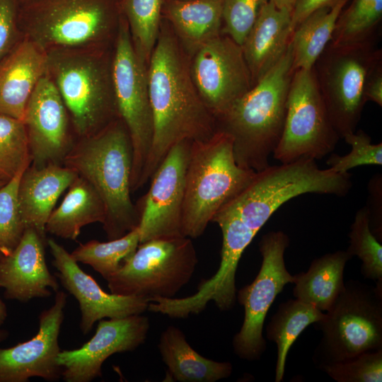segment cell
<instances>
[{"mask_svg": "<svg viewBox=\"0 0 382 382\" xmlns=\"http://www.w3.org/2000/svg\"><path fill=\"white\" fill-rule=\"evenodd\" d=\"M269 0H223L221 33L241 46Z\"/></svg>", "mask_w": 382, "mask_h": 382, "instance_id": "cell-37", "label": "cell"}, {"mask_svg": "<svg viewBox=\"0 0 382 382\" xmlns=\"http://www.w3.org/2000/svg\"><path fill=\"white\" fill-rule=\"evenodd\" d=\"M66 299L67 295L58 290L52 306L39 315L37 333L28 341L0 348V382H28L31 377L55 381L62 377L57 359Z\"/></svg>", "mask_w": 382, "mask_h": 382, "instance_id": "cell-16", "label": "cell"}, {"mask_svg": "<svg viewBox=\"0 0 382 382\" xmlns=\"http://www.w3.org/2000/svg\"><path fill=\"white\" fill-rule=\"evenodd\" d=\"M20 1H21V3H23V2L27 1L28 0H20Z\"/></svg>", "mask_w": 382, "mask_h": 382, "instance_id": "cell-46", "label": "cell"}, {"mask_svg": "<svg viewBox=\"0 0 382 382\" xmlns=\"http://www.w3.org/2000/svg\"><path fill=\"white\" fill-rule=\"evenodd\" d=\"M158 348L173 381L215 382L228 378L233 371L230 362L200 355L188 343L183 331L175 326L170 325L163 331Z\"/></svg>", "mask_w": 382, "mask_h": 382, "instance_id": "cell-23", "label": "cell"}, {"mask_svg": "<svg viewBox=\"0 0 382 382\" xmlns=\"http://www.w3.org/2000/svg\"><path fill=\"white\" fill-rule=\"evenodd\" d=\"M118 1H120V0H118Z\"/></svg>", "mask_w": 382, "mask_h": 382, "instance_id": "cell-48", "label": "cell"}, {"mask_svg": "<svg viewBox=\"0 0 382 382\" xmlns=\"http://www.w3.org/2000/svg\"><path fill=\"white\" fill-rule=\"evenodd\" d=\"M337 0H296L291 11L293 28L306 17L323 7L333 5Z\"/></svg>", "mask_w": 382, "mask_h": 382, "instance_id": "cell-40", "label": "cell"}, {"mask_svg": "<svg viewBox=\"0 0 382 382\" xmlns=\"http://www.w3.org/2000/svg\"><path fill=\"white\" fill-rule=\"evenodd\" d=\"M7 317V310L4 302L0 298V326L4 323Z\"/></svg>", "mask_w": 382, "mask_h": 382, "instance_id": "cell-43", "label": "cell"}, {"mask_svg": "<svg viewBox=\"0 0 382 382\" xmlns=\"http://www.w3.org/2000/svg\"><path fill=\"white\" fill-rule=\"evenodd\" d=\"M25 170L0 187V260L13 252L25 229L17 200L18 184Z\"/></svg>", "mask_w": 382, "mask_h": 382, "instance_id": "cell-34", "label": "cell"}, {"mask_svg": "<svg viewBox=\"0 0 382 382\" xmlns=\"http://www.w3.org/2000/svg\"><path fill=\"white\" fill-rule=\"evenodd\" d=\"M77 176L59 164L42 167L30 165L22 173L18 187L19 212L25 228L34 229L45 239V226L61 195Z\"/></svg>", "mask_w": 382, "mask_h": 382, "instance_id": "cell-21", "label": "cell"}, {"mask_svg": "<svg viewBox=\"0 0 382 382\" xmlns=\"http://www.w3.org/2000/svg\"><path fill=\"white\" fill-rule=\"evenodd\" d=\"M291 44L281 59L242 97L215 117L216 132L233 140L236 163L260 171L281 139L294 73Z\"/></svg>", "mask_w": 382, "mask_h": 382, "instance_id": "cell-2", "label": "cell"}, {"mask_svg": "<svg viewBox=\"0 0 382 382\" xmlns=\"http://www.w3.org/2000/svg\"><path fill=\"white\" fill-rule=\"evenodd\" d=\"M340 138L313 68L295 70L287 95L284 129L272 154L274 158L281 163L302 158L319 160L335 149Z\"/></svg>", "mask_w": 382, "mask_h": 382, "instance_id": "cell-11", "label": "cell"}, {"mask_svg": "<svg viewBox=\"0 0 382 382\" xmlns=\"http://www.w3.org/2000/svg\"><path fill=\"white\" fill-rule=\"evenodd\" d=\"M47 243L62 285L79 302L80 329L83 335L92 330L96 321L105 318H125L148 310L149 298L106 293L91 275L81 269L62 245L52 238H49Z\"/></svg>", "mask_w": 382, "mask_h": 382, "instance_id": "cell-18", "label": "cell"}, {"mask_svg": "<svg viewBox=\"0 0 382 382\" xmlns=\"http://www.w3.org/2000/svg\"><path fill=\"white\" fill-rule=\"evenodd\" d=\"M183 1H187V0H183Z\"/></svg>", "mask_w": 382, "mask_h": 382, "instance_id": "cell-47", "label": "cell"}, {"mask_svg": "<svg viewBox=\"0 0 382 382\" xmlns=\"http://www.w3.org/2000/svg\"><path fill=\"white\" fill-rule=\"evenodd\" d=\"M147 70L148 65L134 48L127 23L122 15L113 45L112 74L119 117L127 127L132 145L131 192L139 189L153 141Z\"/></svg>", "mask_w": 382, "mask_h": 382, "instance_id": "cell-10", "label": "cell"}, {"mask_svg": "<svg viewBox=\"0 0 382 382\" xmlns=\"http://www.w3.org/2000/svg\"><path fill=\"white\" fill-rule=\"evenodd\" d=\"M314 324L323 334L313 357L319 368L382 349V289L345 282L324 318Z\"/></svg>", "mask_w": 382, "mask_h": 382, "instance_id": "cell-7", "label": "cell"}, {"mask_svg": "<svg viewBox=\"0 0 382 382\" xmlns=\"http://www.w3.org/2000/svg\"><path fill=\"white\" fill-rule=\"evenodd\" d=\"M164 0H120V9L129 28L134 48L146 65L161 29Z\"/></svg>", "mask_w": 382, "mask_h": 382, "instance_id": "cell-30", "label": "cell"}, {"mask_svg": "<svg viewBox=\"0 0 382 382\" xmlns=\"http://www.w3.org/2000/svg\"><path fill=\"white\" fill-rule=\"evenodd\" d=\"M104 203L95 188L84 178L76 177L60 205L52 211L45 231L55 236L76 240L81 228L90 224H103Z\"/></svg>", "mask_w": 382, "mask_h": 382, "instance_id": "cell-25", "label": "cell"}, {"mask_svg": "<svg viewBox=\"0 0 382 382\" xmlns=\"http://www.w3.org/2000/svg\"><path fill=\"white\" fill-rule=\"evenodd\" d=\"M31 163L23 122L0 115V182L7 183Z\"/></svg>", "mask_w": 382, "mask_h": 382, "instance_id": "cell-33", "label": "cell"}, {"mask_svg": "<svg viewBox=\"0 0 382 382\" xmlns=\"http://www.w3.org/2000/svg\"><path fill=\"white\" fill-rule=\"evenodd\" d=\"M289 238L283 231H269L258 244L262 261L253 282L236 293V299L244 307V319L233 339L234 352L241 359H259L266 349L262 335L267 313L277 295L295 277L286 268L284 253Z\"/></svg>", "mask_w": 382, "mask_h": 382, "instance_id": "cell-12", "label": "cell"}, {"mask_svg": "<svg viewBox=\"0 0 382 382\" xmlns=\"http://www.w3.org/2000/svg\"><path fill=\"white\" fill-rule=\"evenodd\" d=\"M198 262L191 238H158L139 243L108 280L110 293L173 298L190 280Z\"/></svg>", "mask_w": 382, "mask_h": 382, "instance_id": "cell-9", "label": "cell"}, {"mask_svg": "<svg viewBox=\"0 0 382 382\" xmlns=\"http://www.w3.org/2000/svg\"><path fill=\"white\" fill-rule=\"evenodd\" d=\"M349 245L347 250L361 262V272L365 279L376 282L382 289V246L371 231L368 209H358L349 233Z\"/></svg>", "mask_w": 382, "mask_h": 382, "instance_id": "cell-32", "label": "cell"}, {"mask_svg": "<svg viewBox=\"0 0 382 382\" xmlns=\"http://www.w3.org/2000/svg\"><path fill=\"white\" fill-rule=\"evenodd\" d=\"M45 239L34 229L25 228L13 252L0 260V287L8 299L27 302L57 292L59 284L47 267Z\"/></svg>", "mask_w": 382, "mask_h": 382, "instance_id": "cell-19", "label": "cell"}, {"mask_svg": "<svg viewBox=\"0 0 382 382\" xmlns=\"http://www.w3.org/2000/svg\"><path fill=\"white\" fill-rule=\"evenodd\" d=\"M170 28L161 26L148 64L154 134L139 188L151 178L175 144L183 140L206 141L216 132L215 117L199 96L190 61Z\"/></svg>", "mask_w": 382, "mask_h": 382, "instance_id": "cell-1", "label": "cell"}, {"mask_svg": "<svg viewBox=\"0 0 382 382\" xmlns=\"http://www.w3.org/2000/svg\"><path fill=\"white\" fill-rule=\"evenodd\" d=\"M150 324L141 314L100 320L95 335L81 347L62 350L57 363L66 382H90L102 375V365L115 353L132 352L146 340Z\"/></svg>", "mask_w": 382, "mask_h": 382, "instance_id": "cell-17", "label": "cell"}, {"mask_svg": "<svg viewBox=\"0 0 382 382\" xmlns=\"http://www.w3.org/2000/svg\"><path fill=\"white\" fill-rule=\"evenodd\" d=\"M122 13L118 0H28L21 3V32L47 53L113 46Z\"/></svg>", "mask_w": 382, "mask_h": 382, "instance_id": "cell-4", "label": "cell"}, {"mask_svg": "<svg viewBox=\"0 0 382 382\" xmlns=\"http://www.w3.org/2000/svg\"><path fill=\"white\" fill-rule=\"evenodd\" d=\"M352 257L347 250H337L314 259L306 272L294 275L295 299L328 311L345 287L344 270Z\"/></svg>", "mask_w": 382, "mask_h": 382, "instance_id": "cell-26", "label": "cell"}, {"mask_svg": "<svg viewBox=\"0 0 382 382\" xmlns=\"http://www.w3.org/2000/svg\"><path fill=\"white\" fill-rule=\"evenodd\" d=\"M345 7L330 43L354 45L376 42L381 33L382 0H352L346 9Z\"/></svg>", "mask_w": 382, "mask_h": 382, "instance_id": "cell-29", "label": "cell"}, {"mask_svg": "<svg viewBox=\"0 0 382 382\" xmlns=\"http://www.w3.org/2000/svg\"><path fill=\"white\" fill-rule=\"evenodd\" d=\"M382 63L376 42L326 47L313 70L331 122L340 138L353 133L365 103L364 88L371 71Z\"/></svg>", "mask_w": 382, "mask_h": 382, "instance_id": "cell-8", "label": "cell"}, {"mask_svg": "<svg viewBox=\"0 0 382 382\" xmlns=\"http://www.w3.org/2000/svg\"><path fill=\"white\" fill-rule=\"evenodd\" d=\"M348 1L337 0L319 8L295 27L290 41L294 71L312 69L330 42L338 16Z\"/></svg>", "mask_w": 382, "mask_h": 382, "instance_id": "cell-27", "label": "cell"}, {"mask_svg": "<svg viewBox=\"0 0 382 382\" xmlns=\"http://www.w3.org/2000/svg\"><path fill=\"white\" fill-rule=\"evenodd\" d=\"M139 244V231L137 227L123 236L108 242L91 240L81 243L71 255L77 262L90 265L107 281L136 251Z\"/></svg>", "mask_w": 382, "mask_h": 382, "instance_id": "cell-31", "label": "cell"}, {"mask_svg": "<svg viewBox=\"0 0 382 382\" xmlns=\"http://www.w3.org/2000/svg\"><path fill=\"white\" fill-rule=\"evenodd\" d=\"M8 335V332L6 330L0 329V343L5 340Z\"/></svg>", "mask_w": 382, "mask_h": 382, "instance_id": "cell-44", "label": "cell"}, {"mask_svg": "<svg viewBox=\"0 0 382 382\" xmlns=\"http://www.w3.org/2000/svg\"><path fill=\"white\" fill-rule=\"evenodd\" d=\"M293 31L291 12L269 0L241 45L253 86L284 56Z\"/></svg>", "mask_w": 382, "mask_h": 382, "instance_id": "cell-22", "label": "cell"}, {"mask_svg": "<svg viewBox=\"0 0 382 382\" xmlns=\"http://www.w3.org/2000/svg\"><path fill=\"white\" fill-rule=\"evenodd\" d=\"M324 317L325 312L297 299L279 304L266 327L267 338L277 348L276 382L284 378L286 357L293 343L308 325Z\"/></svg>", "mask_w": 382, "mask_h": 382, "instance_id": "cell-28", "label": "cell"}, {"mask_svg": "<svg viewBox=\"0 0 382 382\" xmlns=\"http://www.w3.org/2000/svg\"><path fill=\"white\" fill-rule=\"evenodd\" d=\"M192 142L183 140L175 144L151 177L150 187L137 205L139 243L184 236L185 180Z\"/></svg>", "mask_w": 382, "mask_h": 382, "instance_id": "cell-14", "label": "cell"}, {"mask_svg": "<svg viewBox=\"0 0 382 382\" xmlns=\"http://www.w3.org/2000/svg\"><path fill=\"white\" fill-rule=\"evenodd\" d=\"M255 171L236 162L232 138L216 132L209 139L192 141L185 173L182 231L202 236L216 212L244 188Z\"/></svg>", "mask_w": 382, "mask_h": 382, "instance_id": "cell-6", "label": "cell"}, {"mask_svg": "<svg viewBox=\"0 0 382 382\" xmlns=\"http://www.w3.org/2000/svg\"><path fill=\"white\" fill-rule=\"evenodd\" d=\"M133 151L129 132L117 118L97 133L76 139L63 165L86 180L105 207L103 224L108 240L139 226L140 211L130 197Z\"/></svg>", "mask_w": 382, "mask_h": 382, "instance_id": "cell-3", "label": "cell"}, {"mask_svg": "<svg viewBox=\"0 0 382 382\" xmlns=\"http://www.w3.org/2000/svg\"><path fill=\"white\" fill-rule=\"evenodd\" d=\"M223 0H169L165 14L184 50L193 54L221 34Z\"/></svg>", "mask_w": 382, "mask_h": 382, "instance_id": "cell-24", "label": "cell"}, {"mask_svg": "<svg viewBox=\"0 0 382 382\" xmlns=\"http://www.w3.org/2000/svg\"><path fill=\"white\" fill-rule=\"evenodd\" d=\"M337 382H381L382 349L320 367Z\"/></svg>", "mask_w": 382, "mask_h": 382, "instance_id": "cell-36", "label": "cell"}, {"mask_svg": "<svg viewBox=\"0 0 382 382\" xmlns=\"http://www.w3.org/2000/svg\"><path fill=\"white\" fill-rule=\"evenodd\" d=\"M351 151L344 156L332 154L326 161L329 168L339 173L364 165H382V143L372 144L371 137L361 129L343 137Z\"/></svg>", "mask_w": 382, "mask_h": 382, "instance_id": "cell-35", "label": "cell"}, {"mask_svg": "<svg viewBox=\"0 0 382 382\" xmlns=\"http://www.w3.org/2000/svg\"><path fill=\"white\" fill-rule=\"evenodd\" d=\"M369 204L366 206L369 212L371 231L376 238L382 240V179L377 174L371 178L368 185Z\"/></svg>", "mask_w": 382, "mask_h": 382, "instance_id": "cell-39", "label": "cell"}, {"mask_svg": "<svg viewBox=\"0 0 382 382\" xmlns=\"http://www.w3.org/2000/svg\"><path fill=\"white\" fill-rule=\"evenodd\" d=\"M113 46L47 52L45 74L69 112L76 139L93 135L119 117L114 93Z\"/></svg>", "mask_w": 382, "mask_h": 382, "instance_id": "cell-5", "label": "cell"}, {"mask_svg": "<svg viewBox=\"0 0 382 382\" xmlns=\"http://www.w3.org/2000/svg\"><path fill=\"white\" fill-rule=\"evenodd\" d=\"M4 185H5L4 183L0 182V187H1V186H3Z\"/></svg>", "mask_w": 382, "mask_h": 382, "instance_id": "cell-45", "label": "cell"}, {"mask_svg": "<svg viewBox=\"0 0 382 382\" xmlns=\"http://www.w3.org/2000/svg\"><path fill=\"white\" fill-rule=\"evenodd\" d=\"M366 101H371L382 106V63L370 73L364 88Z\"/></svg>", "mask_w": 382, "mask_h": 382, "instance_id": "cell-41", "label": "cell"}, {"mask_svg": "<svg viewBox=\"0 0 382 382\" xmlns=\"http://www.w3.org/2000/svg\"><path fill=\"white\" fill-rule=\"evenodd\" d=\"M275 6L279 8L286 9L289 11H292L294 6L296 0H270Z\"/></svg>", "mask_w": 382, "mask_h": 382, "instance_id": "cell-42", "label": "cell"}, {"mask_svg": "<svg viewBox=\"0 0 382 382\" xmlns=\"http://www.w3.org/2000/svg\"><path fill=\"white\" fill-rule=\"evenodd\" d=\"M47 54L23 37L0 62V115L23 121L28 101L45 74Z\"/></svg>", "mask_w": 382, "mask_h": 382, "instance_id": "cell-20", "label": "cell"}, {"mask_svg": "<svg viewBox=\"0 0 382 382\" xmlns=\"http://www.w3.org/2000/svg\"><path fill=\"white\" fill-rule=\"evenodd\" d=\"M20 0H0V62L23 37L18 24Z\"/></svg>", "mask_w": 382, "mask_h": 382, "instance_id": "cell-38", "label": "cell"}, {"mask_svg": "<svg viewBox=\"0 0 382 382\" xmlns=\"http://www.w3.org/2000/svg\"><path fill=\"white\" fill-rule=\"evenodd\" d=\"M190 69L199 96L214 117L253 87L241 46L222 33L192 54Z\"/></svg>", "mask_w": 382, "mask_h": 382, "instance_id": "cell-13", "label": "cell"}, {"mask_svg": "<svg viewBox=\"0 0 382 382\" xmlns=\"http://www.w3.org/2000/svg\"><path fill=\"white\" fill-rule=\"evenodd\" d=\"M31 165H63L76 137L64 101L45 74L32 93L24 113Z\"/></svg>", "mask_w": 382, "mask_h": 382, "instance_id": "cell-15", "label": "cell"}]
</instances>
